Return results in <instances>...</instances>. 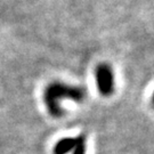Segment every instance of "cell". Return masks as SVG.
I'll return each instance as SVG.
<instances>
[{
	"instance_id": "cell-3",
	"label": "cell",
	"mask_w": 154,
	"mask_h": 154,
	"mask_svg": "<svg viewBox=\"0 0 154 154\" xmlns=\"http://www.w3.org/2000/svg\"><path fill=\"white\" fill-rule=\"evenodd\" d=\"M77 145V137H64L60 139L54 146V154H69Z\"/></svg>"
},
{
	"instance_id": "cell-1",
	"label": "cell",
	"mask_w": 154,
	"mask_h": 154,
	"mask_svg": "<svg viewBox=\"0 0 154 154\" xmlns=\"http://www.w3.org/2000/svg\"><path fill=\"white\" fill-rule=\"evenodd\" d=\"M86 97V90L82 87L71 86L60 81L50 82L44 91V102L53 118L63 116L61 100L70 99L73 102H82Z\"/></svg>"
},
{
	"instance_id": "cell-4",
	"label": "cell",
	"mask_w": 154,
	"mask_h": 154,
	"mask_svg": "<svg viewBox=\"0 0 154 154\" xmlns=\"http://www.w3.org/2000/svg\"><path fill=\"white\" fill-rule=\"evenodd\" d=\"M72 154H86V137L83 135L77 137V145L72 151Z\"/></svg>"
},
{
	"instance_id": "cell-2",
	"label": "cell",
	"mask_w": 154,
	"mask_h": 154,
	"mask_svg": "<svg viewBox=\"0 0 154 154\" xmlns=\"http://www.w3.org/2000/svg\"><path fill=\"white\" fill-rule=\"evenodd\" d=\"M95 80L97 89L105 97L111 96L114 91V74L111 66L106 63H100L95 69Z\"/></svg>"
},
{
	"instance_id": "cell-5",
	"label": "cell",
	"mask_w": 154,
	"mask_h": 154,
	"mask_svg": "<svg viewBox=\"0 0 154 154\" xmlns=\"http://www.w3.org/2000/svg\"><path fill=\"white\" fill-rule=\"evenodd\" d=\"M152 103H153V105H154V93H153V96H152Z\"/></svg>"
}]
</instances>
